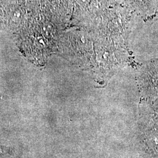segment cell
I'll return each instance as SVG.
<instances>
[{
  "mask_svg": "<svg viewBox=\"0 0 158 158\" xmlns=\"http://www.w3.org/2000/svg\"><path fill=\"white\" fill-rule=\"evenodd\" d=\"M136 78L148 96L158 95V59L145 61L135 70Z\"/></svg>",
  "mask_w": 158,
  "mask_h": 158,
  "instance_id": "1",
  "label": "cell"
},
{
  "mask_svg": "<svg viewBox=\"0 0 158 158\" xmlns=\"http://www.w3.org/2000/svg\"><path fill=\"white\" fill-rule=\"evenodd\" d=\"M131 1L144 19H147L152 15L155 5L154 0H131Z\"/></svg>",
  "mask_w": 158,
  "mask_h": 158,
  "instance_id": "2",
  "label": "cell"
},
{
  "mask_svg": "<svg viewBox=\"0 0 158 158\" xmlns=\"http://www.w3.org/2000/svg\"><path fill=\"white\" fill-rule=\"evenodd\" d=\"M91 1L92 0H77V2L79 4L83 6L88 5Z\"/></svg>",
  "mask_w": 158,
  "mask_h": 158,
  "instance_id": "3",
  "label": "cell"
},
{
  "mask_svg": "<svg viewBox=\"0 0 158 158\" xmlns=\"http://www.w3.org/2000/svg\"><path fill=\"white\" fill-rule=\"evenodd\" d=\"M2 152H2V150H1V148H0V155H1V153H2Z\"/></svg>",
  "mask_w": 158,
  "mask_h": 158,
  "instance_id": "4",
  "label": "cell"
}]
</instances>
